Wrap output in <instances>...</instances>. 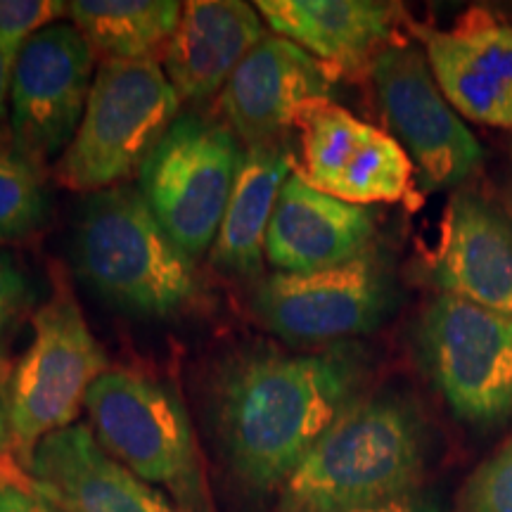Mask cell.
Wrapping results in <instances>:
<instances>
[{
  "instance_id": "1",
  "label": "cell",
  "mask_w": 512,
  "mask_h": 512,
  "mask_svg": "<svg viewBox=\"0 0 512 512\" xmlns=\"http://www.w3.org/2000/svg\"><path fill=\"white\" fill-rule=\"evenodd\" d=\"M358 368L339 354L242 349L216 368L211 418L223 458L252 494L280 491L356 401Z\"/></svg>"
},
{
  "instance_id": "2",
  "label": "cell",
  "mask_w": 512,
  "mask_h": 512,
  "mask_svg": "<svg viewBox=\"0 0 512 512\" xmlns=\"http://www.w3.org/2000/svg\"><path fill=\"white\" fill-rule=\"evenodd\" d=\"M74 266L98 297L128 316L181 318L207 299L195 259L159 226L136 185L88 195L76 223Z\"/></svg>"
},
{
  "instance_id": "3",
  "label": "cell",
  "mask_w": 512,
  "mask_h": 512,
  "mask_svg": "<svg viewBox=\"0 0 512 512\" xmlns=\"http://www.w3.org/2000/svg\"><path fill=\"white\" fill-rule=\"evenodd\" d=\"M425 432L396 396L356 399L278 491V512H349L418 494Z\"/></svg>"
},
{
  "instance_id": "4",
  "label": "cell",
  "mask_w": 512,
  "mask_h": 512,
  "mask_svg": "<svg viewBox=\"0 0 512 512\" xmlns=\"http://www.w3.org/2000/svg\"><path fill=\"white\" fill-rule=\"evenodd\" d=\"M91 432L114 460L162 486L183 512H214L195 427L171 384L136 370H107L86 396Z\"/></svg>"
},
{
  "instance_id": "5",
  "label": "cell",
  "mask_w": 512,
  "mask_h": 512,
  "mask_svg": "<svg viewBox=\"0 0 512 512\" xmlns=\"http://www.w3.org/2000/svg\"><path fill=\"white\" fill-rule=\"evenodd\" d=\"M178 117L181 98L159 60H102L55 181L88 195L124 185Z\"/></svg>"
},
{
  "instance_id": "6",
  "label": "cell",
  "mask_w": 512,
  "mask_h": 512,
  "mask_svg": "<svg viewBox=\"0 0 512 512\" xmlns=\"http://www.w3.org/2000/svg\"><path fill=\"white\" fill-rule=\"evenodd\" d=\"M242 157L226 121L183 114L138 171V190L152 216L185 254L211 252Z\"/></svg>"
},
{
  "instance_id": "7",
  "label": "cell",
  "mask_w": 512,
  "mask_h": 512,
  "mask_svg": "<svg viewBox=\"0 0 512 512\" xmlns=\"http://www.w3.org/2000/svg\"><path fill=\"white\" fill-rule=\"evenodd\" d=\"M31 328L34 339L12 373V441L27 472L38 444L72 427L88 389L110 370L105 349L67 287H57L34 313Z\"/></svg>"
},
{
  "instance_id": "8",
  "label": "cell",
  "mask_w": 512,
  "mask_h": 512,
  "mask_svg": "<svg viewBox=\"0 0 512 512\" xmlns=\"http://www.w3.org/2000/svg\"><path fill=\"white\" fill-rule=\"evenodd\" d=\"M418 351L460 420L491 427L512 418V318L439 294L420 316Z\"/></svg>"
},
{
  "instance_id": "9",
  "label": "cell",
  "mask_w": 512,
  "mask_h": 512,
  "mask_svg": "<svg viewBox=\"0 0 512 512\" xmlns=\"http://www.w3.org/2000/svg\"><path fill=\"white\" fill-rule=\"evenodd\" d=\"M370 79L422 188H458L482 166V147L439 91L425 53L392 43L377 55Z\"/></svg>"
},
{
  "instance_id": "10",
  "label": "cell",
  "mask_w": 512,
  "mask_h": 512,
  "mask_svg": "<svg viewBox=\"0 0 512 512\" xmlns=\"http://www.w3.org/2000/svg\"><path fill=\"white\" fill-rule=\"evenodd\" d=\"M95 50L74 24H53L19 50L10 88V138L46 171L72 143L86 112Z\"/></svg>"
},
{
  "instance_id": "11",
  "label": "cell",
  "mask_w": 512,
  "mask_h": 512,
  "mask_svg": "<svg viewBox=\"0 0 512 512\" xmlns=\"http://www.w3.org/2000/svg\"><path fill=\"white\" fill-rule=\"evenodd\" d=\"M389 302L387 266L370 249L328 271L268 275L254 292V313L278 337L309 344L375 330Z\"/></svg>"
},
{
  "instance_id": "12",
  "label": "cell",
  "mask_w": 512,
  "mask_h": 512,
  "mask_svg": "<svg viewBox=\"0 0 512 512\" xmlns=\"http://www.w3.org/2000/svg\"><path fill=\"white\" fill-rule=\"evenodd\" d=\"M302 162L294 174L325 195L366 207L413 195L415 166L399 140L354 114L320 100L299 112Z\"/></svg>"
},
{
  "instance_id": "13",
  "label": "cell",
  "mask_w": 512,
  "mask_h": 512,
  "mask_svg": "<svg viewBox=\"0 0 512 512\" xmlns=\"http://www.w3.org/2000/svg\"><path fill=\"white\" fill-rule=\"evenodd\" d=\"M335 79L304 48L266 34L219 93V110L247 147L275 145L306 105L330 100Z\"/></svg>"
},
{
  "instance_id": "14",
  "label": "cell",
  "mask_w": 512,
  "mask_h": 512,
  "mask_svg": "<svg viewBox=\"0 0 512 512\" xmlns=\"http://www.w3.org/2000/svg\"><path fill=\"white\" fill-rule=\"evenodd\" d=\"M430 278L448 297L512 318V221L472 190L453 195L430 259Z\"/></svg>"
},
{
  "instance_id": "15",
  "label": "cell",
  "mask_w": 512,
  "mask_h": 512,
  "mask_svg": "<svg viewBox=\"0 0 512 512\" xmlns=\"http://www.w3.org/2000/svg\"><path fill=\"white\" fill-rule=\"evenodd\" d=\"M29 475L62 512H183L114 460L86 425L64 427L43 439Z\"/></svg>"
},
{
  "instance_id": "16",
  "label": "cell",
  "mask_w": 512,
  "mask_h": 512,
  "mask_svg": "<svg viewBox=\"0 0 512 512\" xmlns=\"http://www.w3.org/2000/svg\"><path fill=\"white\" fill-rule=\"evenodd\" d=\"M434 81L460 117L512 131V27L467 17L458 27L422 31Z\"/></svg>"
},
{
  "instance_id": "17",
  "label": "cell",
  "mask_w": 512,
  "mask_h": 512,
  "mask_svg": "<svg viewBox=\"0 0 512 512\" xmlns=\"http://www.w3.org/2000/svg\"><path fill=\"white\" fill-rule=\"evenodd\" d=\"M373 238L366 207L325 195L292 171L268 223L264 256L278 273H316L370 252Z\"/></svg>"
},
{
  "instance_id": "18",
  "label": "cell",
  "mask_w": 512,
  "mask_h": 512,
  "mask_svg": "<svg viewBox=\"0 0 512 512\" xmlns=\"http://www.w3.org/2000/svg\"><path fill=\"white\" fill-rule=\"evenodd\" d=\"M256 10L275 36L323 62L332 74L373 67L392 46L399 5L375 0H259Z\"/></svg>"
},
{
  "instance_id": "19",
  "label": "cell",
  "mask_w": 512,
  "mask_h": 512,
  "mask_svg": "<svg viewBox=\"0 0 512 512\" xmlns=\"http://www.w3.org/2000/svg\"><path fill=\"white\" fill-rule=\"evenodd\" d=\"M266 38L256 5L242 0H190L164 48V72L178 98L202 102L219 95L240 62Z\"/></svg>"
},
{
  "instance_id": "20",
  "label": "cell",
  "mask_w": 512,
  "mask_h": 512,
  "mask_svg": "<svg viewBox=\"0 0 512 512\" xmlns=\"http://www.w3.org/2000/svg\"><path fill=\"white\" fill-rule=\"evenodd\" d=\"M292 171L294 159L278 143L245 147L219 235L209 252L211 264L242 278L261 273L268 223Z\"/></svg>"
},
{
  "instance_id": "21",
  "label": "cell",
  "mask_w": 512,
  "mask_h": 512,
  "mask_svg": "<svg viewBox=\"0 0 512 512\" xmlns=\"http://www.w3.org/2000/svg\"><path fill=\"white\" fill-rule=\"evenodd\" d=\"M67 17L102 60H157L183 17L178 0H74Z\"/></svg>"
},
{
  "instance_id": "22",
  "label": "cell",
  "mask_w": 512,
  "mask_h": 512,
  "mask_svg": "<svg viewBox=\"0 0 512 512\" xmlns=\"http://www.w3.org/2000/svg\"><path fill=\"white\" fill-rule=\"evenodd\" d=\"M46 171L17 150L12 138H0V242L22 240L46 221Z\"/></svg>"
},
{
  "instance_id": "23",
  "label": "cell",
  "mask_w": 512,
  "mask_h": 512,
  "mask_svg": "<svg viewBox=\"0 0 512 512\" xmlns=\"http://www.w3.org/2000/svg\"><path fill=\"white\" fill-rule=\"evenodd\" d=\"M456 512H512V439L467 477Z\"/></svg>"
},
{
  "instance_id": "24",
  "label": "cell",
  "mask_w": 512,
  "mask_h": 512,
  "mask_svg": "<svg viewBox=\"0 0 512 512\" xmlns=\"http://www.w3.org/2000/svg\"><path fill=\"white\" fill-rule=\"evenodd\" d=\"M67 8L62 0H0V46L19 55L31 36L57 24Z\"/></svg>"
},
{
  "instance_id": "25",
  "label": "cell",
  "mask_w": 512,
  "mask_h": 512,
  "mask_svg": "<svg viewBox=\"0 0 512 512\" xmlns=\"http://www.w3.org/2000/svg\"><path fill=\"white\" fill-rule=\"evenodd\" d=\"M12 373H15V363L0 354V479L29 482L31 475L19 465L15 441H12Z\"/></svg>"
},
{
  "instance_id": "26",
  "label": "cell",
  "mask_w": 512,
  "mask_h": 512,
  "mask_svg": "<svg viewBox=\"0 0 512 512\" xmlns=\"http://www.w3.org/2000/svg\"><path fill=\"white\" fill-rule=\"evenodd\" d=\"M29 302L27 275L19 271L15 261L0 256V332L15 320Z\"/></svg>"
},
{
  "instance_id": "27",
  "label": "cell",
  "mask_w": 512,
  "mask_h": 512,
  "mask_svg": "<svg viewBox=\"0 0 512 512\" xmlns=\"http://www.w3.org/2000/svg\"><path fill=\"white\" fill-rule=\"evenodd\" d=\"M0 512H62L29 482H5L0 479Z\"/></svg>"
},
{
  "instance_id": "28",
  "label": "cell",
  "mask_w": 512,
  "mask_h": 512,
  "mask_svg": "<svg viewBox=\"0 0 512 512\" xmlns=\"http://www.w3.org/2000/svg\"><path fill=\"white\" fill-rule=\"evenodd\" d=\"M17 55L0 46V138L10 136V88Z\"/></svg>"
},
{
  "instance_id": "29",
  "label": "cell",
  "mask_w": 512,
  "mask_h": 512,
  "mask_svg": "<svg viewBox=\"0 0 512 512\" xmlns=\"http://www.w3.org/2000/svg\"><path fill=\"white\" fill-rule=\"evenodd\" d=\"M349 512H439V505L434 503L430 496L420 494L418 491V494L396 498V501L370 505V508H358Z\"/></svg>"
},
{
  "instance_id": "30",
  "label": "cell",
  "mask_w": 512,
  "mask_h": 512,
  "mask_svg": "<svg viewBox=\"0 0 512 512\" xmlns=\"http://www.w3.org/2000/svg\"><path fill=\"white\" fill-rule=\"evenodd\" d=\"M503 209L512 221V185H510V188H505V192H503Z\"/></svg>"
}]
</instances>
